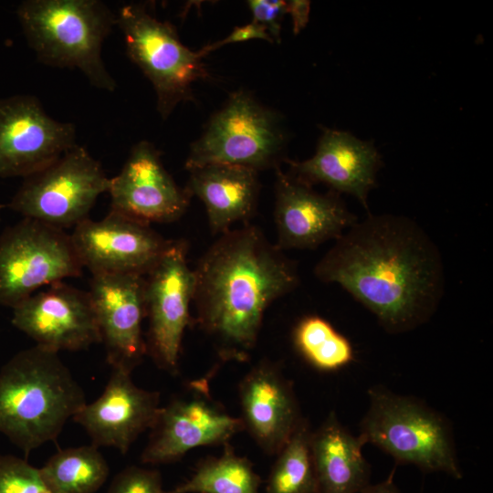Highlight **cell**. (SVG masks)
Listing matches in <instances>:
<instances>
[{
    "label": "cell",
    "instance_id": "obj_4",
    "mask_svg": "<svg viewBox=\"0 0 493 493\" xmlns=\"http://www.w3.org/2000/svg\"><path fill=\"white\" fill-rule=\"evenodd\" d=\"M37 59L50 67L79 69L97 89L114 91L116 81L102 59V44L117 24L99 0H26L16 10Z\"/></svg>",
    "mask_w": 493,
    "mask_h": 493
},
{
    "label": "cell",
    "instance_id": "obj_14",
    "mask_svg": "<svg viewBox=\"0 0 493 493\" xmlns=\"http://www.w3.org/2000/svg\"><path fill=\"white\" fill-rule=\"evenodd\" d=\"M12 324L36 345L58 353L85 350L100 342L89 292L62 281L34 293L14 308Z\"/></svg>",
    "mask_w": 493,
    "mask_h": 493
},
{
    "label": "cell",
    "instance_id": "obj_30",
    "mask_svg": "<svg viewBox=\"0 0 493 493\" xmlns=\"http://www.w3.org/2000/svg\"><path fill=\"white\" fill-rule=\"evenodd\" d=\"M253 39H262L270 43L273 42L265 26L251 21L244 26L235 27L227 37L205 46L198 50V53L204 58L208 53L216 50L225 45L240 43Z\"/></svg>",
    "mask_w": 493,
    "mask_h": 493
},
{
    "label": "cell",
    "instance_id": "obj_19",
    "mask_svg": "<svg viewBox=\"0 0 493 493\" xmlns=\"http://www.w3.org/2000/svg\"><path fill=\"white\" fill-rule=\"evenodd\" d=\"M289 174L311 186L322 183L335 193L356 197L368 210L381 157L375 147L341 131L324 129L315 154L304 161H287Z\"/></svg>",
    "mask_w": 493,
    "mask_h": 493
},
{
    "label": "cell",
    "instance_id": "obj_27",
    "mask_svg": "<svg viewBox=\"0 0 493 493\" xmlns=\"http://www.w3.org/2000/svg\"><path fill=\"white\" fill-rule=\"evenodd\" d=\"M0 493H53L40 469L26 459L0 455Z\"/></svg>",
    "mask_w": 493,
    "mask_h": 493
},
{
    "label": "cell",
    "instance_id": "obj_28",
    "mask_svg": "<svg viewBox=\"0 0 493 493\" xmlns=\"http://www.w3.org/2000/svg\"><path fill=\"white\" fill-rule=\"evenodd\" d=\"M108 493H169V491L163 489L159 471L131 466L115 476Z\"/></svg>",
    "mask_w": 493,
    "mask_h": 493
},
{
    "label": "cell",
    "instance_id": "obj_26",
    "mask_svg": "<svg viewBox=\"0 0 493 493\" xmlns=\"http://www.w3.org/2000/svg\"><path fill=\"white\" fill-rule=\"evenodd\" d=\"M292 338L298 351L320 371H337L353 360L350 341L321 317L309 315L299 320Z\"/></svg>",
    "mask_w": 493,
    "mask_h": 493
},
{
    "label": "cell",
    "instance_id": "obj_2",
    "mask_svg": "<svg viewBox=\"0 0 493 493\" xmlns=\"http://www.w3.org/2000/svg\"><path fill=\"white\" fill-rule=\"evenodd\" d=\"M193 272L196 323L224 361L249 357L266 310L299 284L296 262L248 224L219 235Z\"/></svg>",
    "mask_w": 493,
    "mask_h": 493
},
{
    "label": "cell",
    "instance_id": "obj_23",
    "mask_svg": "<svg viewBox=\"0 0 493 493\" xmlns=\"http://www.w3.org/2000/svg\"><path fill=\"white\" fill-rule=\"evenodd\" d=\"M39 469L53 493H95L110 472L105 457L93 444L59 450Z\"/></svg>",
    "mask_w": 493,
    "mask_h": 493
},
{
    "label": "cell",
    "instance_id": "obj_3",
    "mask_svg": "<svg viewBox=\"0 0 493 493\" xmlns=\"http://www.w3.org/2000/svg\"><path fill=\"white\" fill-rule=\"evenodd\" d=\"M86 403L58 352L35 345L0 370V433L26 456L55 441Z\"/></svg>",
    "mask_w": 493,
    "mask_h": 493
},
{
    "label": "cell",
    "instance_id": "obj_33",
    "mask_svg": "<svg viewBox=\"0 0 493 493\" xmlns=\"http://www.w3.org/2000/svg\"><path fill=\"white\" fill-rule=\"evenodd\" d=\"M1 209H2V205H0V217H1Z\"/></svg>",
    "mask_w": 493,
    "mask_h": 493
},
{
    "label": "cell",
    "instance_id": "obj_15",
    "mask_svg": "<svg viewBox=\"0 0 493 493\" xmlns=\"http://www.w3.org/2000/svg\"><path fill=\"white\" fill-rule=\"evenodd\" d=\"M111 368L132 372L147 354L142 334L145 276L92 275L88 291Z\"/></svg>",
    "mask_w": 493,
    "mask_h": 493
},
{
    "label": "cell",
    "instance_id": "obj_20",
    "mask_svg": "<svg viewBox=\"0 0 493 493\" xmlns=\"http://www.w3.org/2000/svg\"><path fill=\"white\" fill-rule=\"evenodd\" d=\"M239 398L244 428L265 452L278 454L303 419L290 383L275 363L260 362L240 383Z\"/></svg>",
    "mask_w": 493,
    "mask_h": 493
},
{
    "label": "cell",
    "instance_id": "obj_18",
    "mask_svg": "<svg viewBox=\"0 0 493 493\" xmlns=\"http://www.w3.org/2000/svg\"><path fill=\"white\" fill-rule=\"evenodd\" d=\"M131 372L113 368L99 398L86 403L73 416L97 446L126 454L133 442L151 430L161 413L160 393L137 386Z\"/></svg>",
    "mask_w": 493,
    "mask_h": 493
},
{
    "label": "cell",
    "instance_id": "obj_16",
    "mask_svg": "<svg viewBox=\"0 0 493 493\" xmlns=\"http://www.w3.org/2000/svg\"><path fill=\"white\" fill-rule=\"evenodd\" d=\"M110 210L150 225L178 220L190 195L164 168L159 151L147 141L133 145L120 173L110 178Z\"/></svg>",
    "mask_w": 493,
    "mask_h": 493
},
{
    "label": "cell",
    "instance_id": "obj_6",
    "mask_svg": "<svg viewBox=\"0 0 493 493\" xmlns=\"http://www.w3.org/2000/svg\"><path fill=\"white\" fill-rule=\"evenodd\" d=\"M116 16L127 56L152 83L158 113L166 120L179 104L193 99V85L208 77L203 57L144 4H127Z\"/></svg>",
    "mask_w": 493,
    "mask_h": 493
},
{
    "label": "cell",
    "instance_id": "obj_8",
    "mask_svg": "<svg viewBox=\"0 0 493 493\" xmlns=\"http://www.w3.org/2000/svg\"><path fill=\"white\" fill-rule=\"evenodd\" d=\"M110 178L88 150L76 144L55 162L24 178L9 207L23 215L64 230L89 218Z\"/></svg>",
    "mask_w": 493,
    "mask_h": 493
},
{
    "label": "cell",
    "instance_id": "obj_9",
    "mask_svg": "<svg viewBox=\"0 0 493 493\" xmlns=\"http://www.w3.org/2000/svg\"><path fill=\"white\" fill-rule=\"evenodd\" d=\"M82 268L69 235L23 218L0 236V305L14 309L38 289L79 276Z\"/></svg>",
    "mask_w": 493,
    "mask_h": 493
},
{
    "label": "cell",
    "instance_id": "obj_7",
    "mask_svg": "<svg viewBox=\"0 0 493 493\" xmlns=\"http://www.w3.org/2000/svg\"><path fill=\"white\" fill-rule=\"evenodd\" d=\"M286 136L275 112L249 92L233 93L191 144L185 168L229 164L259 172L278 164Z\"/></svg>",
    "mask_w": 493,
    "mask_h": 493
},
{
    "label": "cell",
    "instance_id": "obj_29",
    "mask_svg": "<svg viewBox=\"0 0 493 493\" xmlns=\"http://www.w3.org/2000/svg\"><path fill=\"white\" fill-rule=\"evenodd\" d=\"M247 5L252 21L266 27L273 42H280L281 23L287 14V2L281 0H250Z\"/></svg>",
    "mask_w": 493,
    "mask_h": 493
},
{
    "label": "cell",
    "instance_id": "obj_11",
    "mask_svg": "<svg viewBox=\"0 0 493 493\" xmlns=\"http://www.w3.org/2000/svg\"><path fill=\"white\" fill-rule=\"evenodd\" d=\"M76 144L75 125L50 117L35 96L0 99V178H26Z\"/></svg>",
    "mask_w": 493,
    "mask_h": 493
},
{
    "label": "cell",
    "instance_id": "obj_21",
    "mask_svg": "<svg viewBox=\"0 0 493 493\" xmlns=\"http://www.w3.org/2000/svg\"><path fill=\"white\" fill-rule=\"evenodd\" d=\"M184 188L205 205L212 234L221 235L236 222H247L257 209L260 184L256 170L206 164L190 170Z\"/></svg>",
    "mask_w": 493,
    "mask_h": 493
},
{
    "label": "cell",
    "instance_id": "obj_5",
    "mask_svg": "<svg viewBox=\"0 0 493 493\" xmlns=\"http://www.w3.org/2000/svg\"><path fill=\"white\" fill-rule=\"evenodd\" d=\"M370 405L359 436L397 462L461 478L452 433L446 419L414 398L382 387L368 392Z\"/></svg>",
    "mask_w": 493,
    "mask_h": 493
},
{
    "label": "cell",
    "instance_id": "obj_13",
    "mask_svg": "<svg viewBox=\"0 0 493 493\" xmlns=\"http://www.w3.org/2000/svg\"><path fill=\"white\" fill-rule=\"evenodd\" d=\"M69 236L82 267L92 275L145 276L173 241L113 210L99 221L84 220Z\"/></svg>",
    "mask_w": 493,
    "mask_h": 493
},
{
    "label": "cell",
    "instance_id": "obj_25",
    "mask_svg": "<svg viewBox=\"0 0 493 493\" xmlns=\"http://www.w3.org/2000/svg\"><path fill=\"white\" fill-rule=\"evenodd\" d=\"M311 430L302 419L288 442L277 454L269 473L267 493H317L310 449Z\"/></svg>",
    "mask_w": 493,
    "mask_h": 493
},
{
    "label": "cell",
    "instance_id": "obj_24",
    "mask_svg": "<svg viewBox=\"0 0 493 493\" xmlns=\"http://www.w3.org/2000/svg\"><path fill=\"white\" fill-rule=\"evenodd\" d=\"M259 485L248 459L226 446L220 456L202 461L188 480L169 493H259Z\"/></svg>",
    "mask_w": 493,
    "mask_h": 493
},
{
    "label": "cell",
    "instance_id": "obj_1",
    "mask_svg": "<svg viewBox=\"0 0 493 493\" xmlns=\"http://www.w3.org/2000/svg\"><path fill=\"white\" fill-rule=\"evenodd\" d=\"M313 273L321 282L339 284L393 334L429 320L445 292L438 246L404 215H370L357 221L336 239Z\"/></svg>",
    "mask_w": 493,
    "mask_h": 493
},
{
    "label": "cell",
    "instance_id": "obj_10",
    "mask_svg": "<svg viewBox=\"0 0 493 493\" xmlns=\"http://www.w3.org/2000/svg\"><path fill=\"white\" fill-rule=\"evenodd\" d=\"M187 248L184 240H173L145 275L147 354L171 373L178 371L183 336L192 320L194 272Z\"/></svg>",
    "mask_w": 493,
    "mask_h": 493
},
{
    "label": "cell",
    "instance_id": "obj_17",
    "mask_svg": "<svg viewBox=\"0 0 493 493\" xmlns=\"http://www.w3.org/2000/svg\"><path fill=\"white\" fill-rule=\"evenodd\" d=\"M274 219L276 246L287 249H314L338 239L357 222L335 193L320 194L279 168L276 172Z\"/></svg>",
    "mask_w": 493,
    "mask_h": 493
},
{
    "label": "cell",
    "instance_id": "obj_22",
    "mask_svg": "<svg viewBox=\"0 0 493 493\" xmlns=\"http://www.w3.org/2000/svg\"><path fill=\"white\" fill-rule=\"evenodd\" d=\"M361 437L352 435L331 412L311 432L310 449L317 493H362L370 484V467Z\"/></svg>",
    "mask_w": 493,
    "mask_h": 493
},
{
    "label": "cell",
    "instance_id": "obj_32",
    "mask_svg": "<svg viewBox=\"0 0 493 493\" xmlns=\"http://www.w3.org/2000/svg\"><path fill=\"white\" fill-rule=\"evenodd\" d=\"M362 493H399L393 481V473L383 481L373 486L369 485Z\"/></svg>",
    "mask_w": 493,
    "mask_h": 493
},
{
    "label": "cell",
    "instance_id": "obj_12",
    "mask_svg": "<svg viewBox=\"0 0 493 493\" xmlns=\"http://www.w3.org/2000/svg\"><path fill=\"white\" fill-rule=\"evenodd\" d=\"M184 397L162 407L141 461L147 465L175 462L190 450L224 444L244 429L240 418L230 415L208 394L203 381L192 384Z\"/></svg>",
    "mask_w": 493,
    "mask_h": 493
},
{
    "label": "cell",
    "instance_id": "obj_31",
    "mask_svg": "<svg viewBox=\"0 0 493 493\" xmlns=\"http://www.w3.org/2000/svg\"><path fill=\"white\" fill-rule=\"evenodd\" d=\"M310 10V2L304 0H292L287 2V13L292 18L293 32L299 34L308 24Z\"/></svg>",
    "mask_w": 493,
    "mask_h": 493
}]
</instances>
